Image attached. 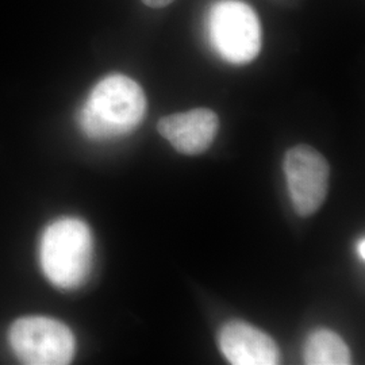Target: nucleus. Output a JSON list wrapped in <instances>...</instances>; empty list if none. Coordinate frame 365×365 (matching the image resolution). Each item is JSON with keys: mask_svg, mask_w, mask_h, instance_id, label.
I'll return each instance as SVG.
<instances>
[{"mask_svg": "<svg viewBox=\"0 0 365 365\" xmlns=\"http://www.w3.org/2000/svg\"><path fill=\"white\" fill-rule=\"evenodd\" d=\"M173 0H143L145 6L150 7V9H164L167 6H170Z\"/></svg>", "mask_w": 365, "mask_h": 365, "instance_id": "1a4fd4ad", "label": "nucleus"}, {"mask_svg": "<svg viewBox=\"0 0 365 365\" xmlns=\"http://www.w3.org/2000/svg\"><path fill=\"white\" fill-rule=\"evenodd\" d=\"M365 242L364 238H361V240H359V242H357V247H356V252H357V256L361 259V260H364L365 259Z\"/></svg>", "mask_w": 365, "mask_h": 365, "instance_id": "9d476101", "label": "nucleus"}, {"mask_svg": "<svg viewBox=\"0 0 365 365\" xmlns=\"http://www.w3.org/2000/svg\"><path fill=\"white\" fill-rule=\"evenodd\" d=\"M93 238L88 225L78 218H60L43 232L39 264L45 277L61 289L78 288L91 272Z\"/></svg>", "mask_w": 365, "mask_h": 365, "instance_id": "f03ea898", "label": "nucleus"}, {"mask_svg": "<svg viewBox=\"0 0 365 365\" xmlns=\"http://www.w3.org/2000/svg\"><path fill=\"white\" fill-rule=\"evenodd\" d=\"M304 363L309 365H348L352 356L345 341L329 329H318L307 337L303 349Z\"/></svg>", "mask_w": 365, "mask_h": 365, "instance_id": "6e6552de", "label": "nucleus"}, {"mask_svg": "<svg viewBox=\"0 0 365 365\" xmlns=\"http://www.w3.org/2000/svg\"><path fill=\"white\" fill-rule=\"evenodd\" d=\"M218 345L230 364L274 365L280 360L274 339L242 321L225 324L218 334Z\"/></svg>", "mask_w": 365, "mask_h": 365, "instance_id": "0eeeda50", "label": "nucleus"}, {"mask_svg": "<svg viewBox=\"0 0 365 365\" xmlns=\"http://www.w3.org/2000/svg\"><path fill=\"white\" fill-rule=\"evenodd\" d=\"M207 30L212 48L227 63L244 66L260 53V19L241 0L214 3L207 16Z\"/></svg>", "mask_w": 365, "mask_h": 365, "instance_id": "7ed1b4c3", "label": "nucleus"}, {"mask_svg": "<svg viewBox=\"0 0 365 365\" xmlns=\"http://www.w3.org/2000/svg\"><path fill=\"white\" fill-rule=\"evenodd\" d=\"M9 341L15 356L29 365L69 364L76 352V339L71 329L48 317L15 321Z\"/></svg>", "mask_w": 365, "mask_h": 365, "instance_id": "20e7f679", "label": "nucleus"}, {"mask_svg": "<svg viewBox=\"0 0 365 365\" xmlns=\"http://www.w3.org/2000/svg\"><path fill=\"white\" fill-rule=\"evenodd\" d=\"M220 129V118L209 108L161 118L157 130L178 152L182 155H200L209 149Z\"/></svg>", "mask_w": 365, "mask_h": 365, "instance_id": "423d86ee", "label": "nucleus"}, {"mask_svg": "<svg viewBox=\"0 0 365 365\" xmlns=\"http://www.w3.org/2000/svg\"><path fill=\"white\" fill-rule=\"evenodd\" d=\"M145 114L141 86L125 75H110L92 88L78 111V125L90 140L106 141L135 130Z\"/></svg>", "mask_w": 365, "mask_h": 365, "instance_id": "f257e3e1", "label": "nucleus"}, {"mask_svg": "<svg viewBox=\"0 0 365 365\" xmlns=\"http://www.w3.org/2000/svg\"><path fill=\"white\" fill-rule=\"evenodd\" d=\"M288 194L302 217L313 215L325 202L329 190V164L313 148L299 145L289 149L284 158Z\"/></svg>", "mask_w": 365, "mask_h": 365, "instance_id": "39448f33", "label": "nucleus"}]
</instances>
